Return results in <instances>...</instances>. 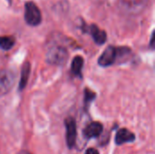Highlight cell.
Returning a JSON list of instances; mask_svg holds the SVG:
<instances>
[{
  "label": "cell",
  "instance_id": "3",
  "mask_svg": "<svg viewBox=\"0 0 155 154\" xmlns=\"http://www.w3.org/2000/svg\"><path fill=\"white\" fill-rule=\"evenodd\" d=\"M25 20L31 26L39 25L42 22V14L35 3L29 1L25 4Z\"/></svg>",
  "mask_w": 155,
  "mask_h": 154
},
{
  "label": "cell",
  "instance_id": "8",
  "mask_svg": "<svg viewBox=\"0 0 155 154\" xmlns=\"http://www.w3.org/2000/svg\"><path fill=\"white\" fill-rule=\"evenodd\" d=\"M135 139V135L130 132L128 129H120L115 135V143L117 145H122L126 143H132Z\"/></svg>",
  "mask_w": 155,
  "mask_h": 154
},
{
  "label": "cell",
  "instance_id": "5",
  "mask_svg": "<svg viewBox=\"0 0 155 154\" xmlns=\"http://www.w3.org/2000/svg\"><path fill=\"white\" fill-rule=\"evenodd\" d=\"M117 60V48L112 45L106 47L98 59L99 65L103 67H107L115 63Z\"/></svg>",
  "mask_w": 155,
  "mask_h": 154
},
{
  "label": "cell",
  "instance_id": "4",
  "mask_svg": "<svg viewBox=\"0 0 155 154\" xmlns=\"http://www.w3.org/2000/svg\"><path fill=\"white\" fill-rule=\"evenodd\" d=\"M15 83V73L9 69L0 70V97L8 93Z\"/></svg>",
  "mask_w": 155,
  "mask_h": 154
},
{
  "label": "cell",
  "instance_id": "12",
  "mask_svg": "<svg viewBox=\"0 0 155 154\" xmlns=\"http://www.w3.org/2000/svg\"><path fill=\"white\" fill-rule=\"evenodd\" d=\"M15 44L14 36H0V48L7 51L10 50Z\"/></svg>",
  "mask_w": 155,
  "mask_h": 154
},
{
  "label": "cell",
  "instance_id": "1",
  "mask_svg": "<svg viewBox=\"0 0 155 154\" xmlns=\"http://www.w3.org/2000/svg\"><path fill=\"white\" fill-rule=\"evenodd\" d=\"M68 55V51L64 45L54 44L47 49L45 60L50 64L62 66L66 63Z\"/></svg>",
  "mask_w": 155,
  "mask_h": 154
},
{
  "label": "cell",
  "instance_id": "15",
  "mask_svg": "<svg viewBox=\"0 0 155 154\" xmlns=\"http://www.w3.org/2000/svg\"><path fill=\"white\" fill-rule=\"evenodd\" d=\"M151 46L152 47L153 46V33L152 34V36H151Z\"/></svg>",
  "mask_w": 155,
  "mask_h": 154
},
{
  "label": "cell",
  "instance_id": "10",
  "mask_svg": "<svg viewBox=\"0 0 155 154\" xmlns=\"http://www.w3.org/2000/svg\"><path fill=\"white\" fill-rule=\"evenodd\" d=\"M30 71H31V66L29 62H25L23 66H22V70H21V76H20V81H19V90L22 91L25 88L27 82H28V78L30 75Z\"/></svg>",
  "mask_w": 155,
  "mask_h": 154
},
{
  "label": "cell",
  "instance_id": "14",
  "mask_svg": "<svg viewBox=\"0 0 155 154\" xmlns=\"http://www.w3.org/2000/svg\"><path fill=\"white\" fill-rule=\"evenodd\" d=\"M85 154H99V152L94 148H90L86 151Z\"/></svg>",
  "mask_w": 155,
  "mask_h": 154
},
{
  "label": "cell",
  "instance_id": "9",
  "mask_svg": "<svg viewBox=\"0 0 155 154\" xmlns=\"http://www.w3.org/2000/svg\"><path fill=\"white\" fill-rule=\"evenodd\" d=\"M104 130V127L102 125V123H97V122H94V123H91L90 124H88L84 130V136L86 138H94V137H98L102 132Z\"/></svg>",
  "mask_w": 155,
  "mask_h": 154
},
{
  "label": "cell",
  "instance_id": "7",
  "mask_svg": "<svg viewBox=\"0 0 155 154\" xmlns=\"http://www.w3.org/2000/svg\"><path fill=\"white\" fill-rule=\"evenodd\" d=\"M89 32L94 39V41L97 44H104L107 40V34L106 32L100 29L98 25H91L89 26Z\"/></svg>",
  "mask_w": 155,
  "mask_h": 154
},
{
  "label": "cell",
  "instance_id": "16",
  "mask_svg": "<svg viewBox=\"0 0 155 154\" xmlns=\"http://www.w3.org/2000/svg\"><path fill=\"white\" fill-rule=\"evenodd\" d=\"M17 154H31L30 152H25V151H21V152H19Z\"/></svg>",
  "mask_w": 155,
  "mask_h": 154
},
{
  "label": "cell",
  "instance_id": "2",
  "mask_svg": "<svg viewBox=\"0 0 155 154\" xmlns=\"http://www.w3.org/2000/svg\"><path fill=\"white\" fill-rule=\"evenodd\" d=\"M149 0H118L120 9L126 15H136L141 14L148 5Z\"/></svg>",
  "mask_w": 155,
  "mask_h": 154
},
{
  "label": "cell",
  "instance_id": "13",
  "mask_svg": "<svg viewBox=\"0 0 155 154\" xmlns=\"http://www.w3.org/2000/svg\"><path fill=\"white\" fill-rule=\"evenodd\" d=\"M94 98H95V93L94 92H92L89 89L84 90V103H85V104L90 103Z\"/></svg>",
  "mask_w": 155,
  "mask_h": 154
},
{
  "label": "cell",
  "instance_id": "6",
  "mask_svg": "<svg viewBox=\"0 0 155 154\" xmlns=\"http://www.w3.org/2000/svg\"><path fill=\"white\" fill-rule=\"evenodd\" d=\"M65 129H66V144L69 149H72L76 141V123L75 121L68 117L65 120Z\"/></svg>",
  "mask_w": 155,
  "mask_h": 154
},
{
  "label": "cell",
  "instance_id": "11",
  "mask_svg": "<svg viewBox=\"0 0 155 154\" xmlns=\"http://www.w3.org/2000/svg\"><path fill=\"white\" fill-rule=\"evenodd\" d=\"M83 65H84V58H83L82 56H80V55L75 56V57L73 59L72 65H71L72 73H73L74 75H79V76H81V71H82Z\"/></svg>",
  "mask_w": 155,
  "mask_h": 154
}]
</instances>
